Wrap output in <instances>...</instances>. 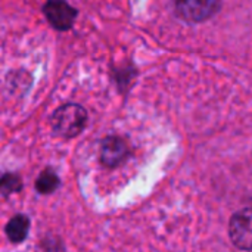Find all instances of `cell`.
<instances>
[{
	"mask_svg": "<svg viewBox=\"0 0 252 252\" xmlns=\"http://www.w3.org/2000/svg\"><path fill=\"white\" fill-rule=\"evenodd\" d=\"M87 124V111L77 103H66L52 115V127L56 134L65 139L78 136Z\"/></svg>",
	"mask_w": 252,
	"mask_h": 252,
	"instance_id": "6da1fadb",
	"label": "cell"
},
{
	"mask_svg": "<svg viewBox=\"0 0 252 252\" xmlns=\"http://www.w3.org/2000/svg\"><path fill=\"white\" fill-rule=\"evenodd\" d=\"M229 235L236 248L252 251V210H242L232 216Z\"/></svg>",
	"mask_w": 252,
	"mask_h": 252,
	"instance_id": "7a4b0ae2",
	"label": "cell"
},
{
	"mask_svg": "<svg viewBox=\"0 0 252 252\" xmlns=\"http://www.w3.org/2000/svg\"><path fill=\"white\" fill-rule=\"evenodd\" d=\"M43 12L50 25L59 31L69 30L77 18V9L66 1H47L43 6Z\"/></svg>",
	"mask_w": 252,
	"mask_h": 252,
	"instance_id": "3957f363",
	"label": "cell"
},
{
	"mask_svg": "<svg viewBox=\"0 0 252 252\" xmlns=\"http://www.w3.org/2000/svg\"><path fill=\"white\" fill-rule=\"evenodd\" d=\"M220 7V1H179L176 3V13L185 21L201 22L211 18Z\"/></svg>",
	"mask_w": 252,
	"mask_h": 252,
	"instance_id": "277c9868",
	"label": "cell"
},
{
	"mask_svg": "<svg viewBox=\"0 0 252 252\" xmlns=\"http://www.w3.org/2000/svg\"><path fill=\"white\" fill-rule=\"evenodd\" d=\"M130 154L128 145L124 139L118 136H108L102 140L100 145V161L103 165L114 168L124 162Z\"/></svg>",
	"mask_w": 252,
	"mask_h": 252,
	"instance_id": "5b68a950",
	"label": "cell"
},
{
	"mask_svg": "<svg viewBox=\"0 0 252 252\" xmlns=\"http://www.w3.org/2000/svg\"><path fill=\"white\" fill-rule=\"evenodd\" d=\"M30 232V219L24 214H16L6 224V235L10 242L19 244L27 239Z\"/></svg>",
	"mask_w": 252,
	"mask_h": 252,
	"instance_id": "8992f818",
	"label": "cell"
},
{
	"mask_svg": "<svg viewBox=\"0 0 252 252\" xmlns=\"http://www.w3.org/2000/svg\"><path fill=\"white\" fill-rule=\"evenodd\" d=\"M59 183L61 182H59L58 174L52 168H46L38 174V177L35 180V189L41 195H49L58 189Z\"/></svg>",
	"mask_w": 252,
	"mask_h": 252,
	"instance_id": "52a82bcc",
	"label": "cell"
},
{
	"mask_svg": "<svg viewBox=\"0 0 252 252\" xmlns=\"http://www.w3.org/2000/svg\"><path fill=\"white\" fill-rule=\"evenodd\" d=\"M22 189V180L19 179V176L12 174V173H6L1 177V192L4 196L10 195V193H16Z\"/></svg>",
	"mask_w": 252,
	"mask_h": 252,
	"instance_id": "ba28073f",
	"label": "cell"
},
{
	"mask_svg": "<svg viewBox=\"0 0 252 252\" xmlns=\"http://www.w3.org/2000/svg\"><path fill=\"white\" fill-rule=\"evenodd\" d=\"M40 252H63L61 239L58 238H46L40 244Z\"/></svg>",
	"mask_w": 252,
	"mask_h": 252,
	"instance_id": "9c48e42d",
	"label": "cell"
}]
</instances>
